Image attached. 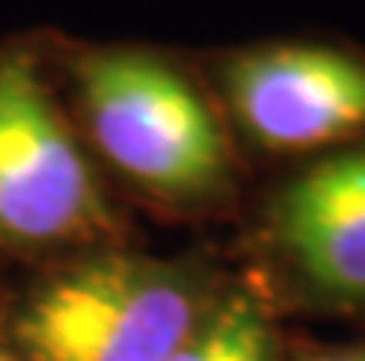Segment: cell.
<instances>
[{
  "label": "cell",
  "instance_id": "obj_1",
  "mask_svg": "<svg viewBox=\"0 0 365 361\" xmlns=\"http://www.w3.org/2000/svg\"><path fill=\"white\" fill-rule=\"evenodd\" d=\"M85 147L159 206L210 210L236 196L240 162L218 100L152 48H85L71 63Z\"/></svg>",
  "mask_w": 365,
  "mask_h": 361
},
{
  "label": "cell",
  "instance_id": "obj_2",
  "mask_svg": "<svg viewBox=\"0 0 365 361\" xmlns=\"http://www.w3.org/2000/svg\"><path fill=\"white\" fill-rule=\"evenodd\" d=\"M225 284L200 262L93 251L48 277L15 317L26 361H166Z\"/></svg>",
  "mask_w": 365,
  "mask_h": 361
},
{
  "label": "cell",
  "instance_id": "obj_3",
  "mask_svg": "<svg viewBox=\"0 0 365 361\" xmlns=\"http://www.w3.org/2000/svg\"><path fill=\"white\" fill-rule=\"evenodd\" d=\"M115 210L74 118L26 45L0 48V247L30 258L107 251Z\"/></svg>",
  "mask_w": 365,
  "mask_h": 361
},
{
  "label": "cell",
  "instance_id": "obj_4",
  "mask_svg": "<svg viewBox=\"0 0 365 361\" xmlns=\"http://www.w3.org/2000/svg\"><path fill=\"white\" fill-rule=\"evenodd\" d=\"M218 108L236 144L307 162L365 140V52L336 41H262L222 56Z\"/></svg>",
  "mask_w": 365,
  "mask_h": 361
},
{
  "label": "cell",
  "instance_id": "obj_5",
  "mask_svg": "<svg viewBox=\"0 0 365 361\" xmlns=\"http://www.w3.org/2000/svg\"><path fill=\"white\" fill-rule=\"evenodd\" d=\"M259 247L299 306L365 317V140L295 162L259 210Z\"/></svg>",
  "mask_w": 365,
  "mask_h": 361
},
{
  "label": "cell",
  "instance_id": "obj_6",
  "mask_svg": "<svg viewBox=\"0 0 365 361\" xmlns=\"http://www.w3.org/2000/svg\"><path fill=\"white\" fill-rule=\"evenodd\" d=\"M166 361H288L269 295L225 284L203 321Z\"/></svg>",
  "mask_w": 365,
  "mask_h": 361
},
{
  "label": "cell",
  "instance_id": "obj_7",
  "mask_svg": "<svg viewBox=\"0 0 365 361\" xmlns=\"http://www.w3.org/2000/svg\"><path fill=\"white\" fill-rule=\"evenodd\" d=\"M288 361H365V343H343V347H310L288 354Z\"/></svg>",
  "mask_w": 365,
  "mask_h": 361
},
{
  "label": "cell",
  "instance_id": "obj_8",
  "mask_svg": "<svg viewBox=\"0 0 365 361\" xmlns=\"http://www.w3.org/2000/svg\"><path fill=\"white\" fill-rule=\"evenodd\" d=\"M0 361H26V357H15V354H4V350H0Z\"/></svg>",
  "mask_w": 365,
  "mask_h": 361
}]
</instances>
